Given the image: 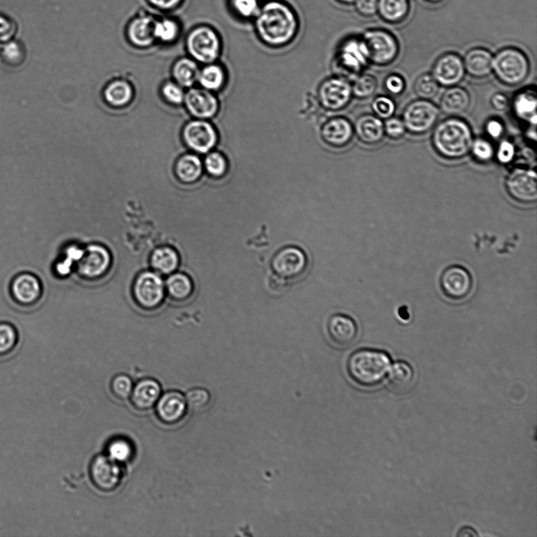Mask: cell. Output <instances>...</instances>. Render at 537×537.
Listing matches in <instances>:
<instances>
[{"mask_svg": "<svg viewBox=\"0 0 537 537\" xmlns=\"http://www.w3.org/2000/svg\"><path fill=\"white\" fill-rule=\"evenodd\" d=\"M470 153L475 160L482 163L489 162L495 157L494 147L489 140L482 138L474 140Z\"/></svg>", "mask_w": 537, "mask_h": 537, "instance_id": "46", "label": "cell"}, {"mask_svg": "<svg viewBox=\"0 0 537 537\" xmlns=\"http://www.w3.org/2000/svg\"><path fill=\"white\" fill-rule=\"evenodd\" d=\"M507 194L520 204H534L537 200V175L535 170L515 168L505 180Z\"/></svg>", "mask_w": 537, "mask_h": 537, "instance_id": "11", "label": "cell"}, {"mask_svg": "<svg viewBox=\"0 0 537 537\" xmlns=\"http://www.w3.org/2000/svg\"><path fill=\"white\" fill-rule=\"evenodd\" d=\"M166 284V296L175 303H187L195 294L193 279L188 274L175 272L168 276Z\"/></svg>", "mask_w": 537, "mask_h": 537, "instance_id": "26", "label": "cell"}, {"mask_svg": "<svg viewBox=\"0 0 537 537\" xmlns=\"http://www.w3.org/2000/svg\"><path fill=\"white\" fill-rule=\"evenodd\" d=\"M262 3L261 0H229V7L232 12L243 20H254Z\"/></svg>", "mask_w": 537, "mask_h": 537, "instance_id": "38", "label": "cell"}, {"mask_svg": "<svg viewBox=\"0 0 537 537\" xmlns=\"http://www.w3.org/2000/svg\"><path fill=\"white\" fill-rule=\"evenodd\" d=\"M152 271L162 276H168L177 272L180 265V256L171 246H160L153 251L150 257Z\"/></svg>", "mask_w": 537, "mask_h": 537, "instance_id": "27", "label": "cell"}, {"mask_svg": "<svg viewBox=\"0 0 537 537\" xmlns=\"http://www.w3.org/2000/svg\"><path fill=\"white\" fill-rule=\"evenodd\" d=\"M385 135L388 138L394 140L402 139L406 134V128H405L402 119L391 117L386 120L384 123Z\"/></svg>", "mask_w": 537, "mask_h": 537, "instance_id": "49", "label": "cell"}, {"mask_svg": "<svg viewBox=\"0 0 537 537\" xmlns=\"http://www.w3.org/2000/svg\"><path fill=\"white\" fill-rule=\"evenodd\" d=\"M133 91L128 82L116 80L107 87L105 98L107 101L114 107H122L128 104L133 98Z\"/></svg>", "mask_w": 537, "mask_h": 537, "instance_id": "35", "label": "cell"}, {"mask_svg": "<svg viewBox=\"0 0 537 537\" xmlns=\"http://www.w3.org/2000/svg\"><path fill=\"white\" fill-rule=\"evenodd\" d=\"M377 80L371 74H361L356 78L352 86L353 96L366 100L373 96L377 90Z\"/></svg>", "mask_w": 537, "mask_h": 537, "instance_id": "40", "label": "cell"}, {"mask_svg": "<svg viewBox=\"0 0 537 537\" xmlns=\"http://www.w3.org/2000/svg\"><path fill=\"white\" fill-rule=\"evenodd\" d=\"M409 10L408 0H377V13L388 23H402L407 18Z\"/></svg>", "mask_w": 537, "mask_h": 537, "instance_id": "31", "label": "cell"}, {"mask_svg": "<svg viewBox=\"0 0 537 537\" xmlns=\"http://www.w3.org/2000/svg\"><path fill=\"white\" fill-rule=\"evenodd\" d=\"M327 331L331 343L339 349L352 347L359 334L358 323L352 317L343 314L332 316L328 320Z\"/></svg>", "mask_w": 537, "mask_h": 537, "instance_id": "18", "label": "cell"}, {"mask_svg": "<svg viewBox=\"0 0 537 537\" xmlns=\"http://www.w3.org/2000/svg\"><path fill=\"white\" fill-rule=\"evenodd\" d=\"M155 21L151 18L135 19L129 25L128 34L131 43L139 47L150 46L155 41Z\"/></svg>", "mask_w": 537, "mask_h": 537, "instance_id": "30", "label": "cell"}, {"mask_svg": "<svg viewBox=\"0 0 537 537\" xmlns=\"http://www.w3.org/2000/svg\"><path fill=\"white\" fill-rule=\"evenodd\" d=\"M16 27L12 20L0 16V41H8L15 34Z\"/></svg>", "mask_w": 537, "mask_h": 537, "instance_id": "54", "label": "cell"}, {"mask_svg": "<svg viewBox=\"0 0 537 537\" xmlns=\"http://www.w3.org/2000/svg\"><path fill=\"white\" fill-rule=\"evenodd\" d=\"M184 139L193 151L206 153L216 146L218 137L215 127L210 123L205 120H195L186 125Z\"/></svg>", "mask_w": 537, "mask_h": 537, "instance_id": "17", "label": "cell"}, {"mask_svg": "<svg viewBox=\"0 0 537 537\" xmlns=\"http://www.w3.org/2000/svg\"><path fill=\"white\" fill-rule=\"evenodd\" d=\"M414 380V371L407 362L399 361L394 364L388 375V385L394 391L402 393L412 386Z\"/></svg>", "mask_w": 537, "mask_h": 537, "instance_id": "32", "label": "cell"}, {"mask_svg": "<svg viewBox=\"0 0 537 537\" xmlns=\"http://www.w3.org/2000/svg\"><path fill=\"white\" fill-rule=\"evenodd\" d=\"M492 54L487 49H471L463 59L465 74L476 79L487 78L492 73Z\"/></svg>", "mask_w": 537, "mask_h": 537, "instance_id": "25", "label": "cell"}, {"mask_svg": "<svg viewBox=\"0 0 537 537\" xmlns=\"http://www.w3.org/2000/svg\"><path fill=\"white\" fill-rule=\"evenodd\" d=\"M439 117V107L430 100L419 98L405 107L402 120L408 133L420 135L429 133Z\"/></svg>", "mask_w": 537, "mask_h": 537, "instance_id": "10", "label": "cell"}, {"mask_svg": "<svg viewBox=\"0 0 537 537\" xmlns=\"http://www.w3.org/2000/svg\"><path fill=\"white\" fill-rule=\"evenodd\" d=\"M254 21L259 40L271 47H282L292 43L299 31V19L292 7L282 0L263 3Z\"/></svg>", "mask_w": 537, "mask_h": 537, "instance_id": "1", "label": "cell"}, {"mask_svg": "<svg viewBox=\"0 0 537 537\" xmlns=\"http://www.w3.org/2000/svg\"><path fill=\"white\" fill-rule=\"evenodd\" d=\"M309 267L308 256L297 246H287L278 250L271 263L273 276L287 284L304 277Z\"/></svg>", "mask_w": 537, "mask_h": 537, "instance_id": "6", "label": "cell"}, {"mask_svg": "<svg viewBox=\"0 0 537 537\" xmlns=\"http://www.w3.org/2000/svg\"><path fill=\"white\" fill-rule=\"evenodd\" d=\"M354 129L347 119L334 118L327 120L320 131L323 142L333 147H343L349 144Z\"/></svg>", "mask_w": 537, "mask_h": 537, "instance_id": "22", "label": "cell"}, {"mask_svg": "<svg viewBox=\"0 0 537 537\" xmlns=\"http://www.w3.org/2000/svg\"><path fill=\"white\" fill-rule=\"evenodd\" d=\"M391 360L384 351L362 349L349 356V375L358 384L371 387L380 384L390 370Z\"/></svg>", "mask_w": 537, "mask_h": 537, "instance_id": "3", "label": "cell"}, {"mask_svg": "<svg viewBox=\"0 0 537 537\" xmlns=\"http://www.w3.org/2000/svg\"><path fill=\"white\" fill-rule=\"evenodd\" d=\"M162 394V387L155 380L146 377L137 382L131 394V402L139 410H149L157 404Z\"/></svg>", "mask_w": 537, "mask_h": 537, "instance_id": "23", "label": "cell"}, {"mask_svg": "<svg viewBox=\"0 0 537 537\" xmlns=\"http://www.w3.org/2000/svg\"><path fill=\"white\" fill-rule=\"evenodd\" d=\"M186 106L193 116L201 119L215 117L218 112L217 98L208 90L190 89L184 96Z\"/></svg>", "mask_w": 537, "mask_h": 537, "instance_id": "21", "label": "cell"}, {"mask_svg": "<svg viewBox=\"0 0 537 537\" xmlns=\"http://www.w3.org/2000/svg\"><path fill=\"white\" fill-rule=\"evenodd\" d=\"M372 109L375 116L380 119L386 120L393 117L396 111V104L391 98L381 96L375 98L372 102Z\"/></svg>", "mask_w": 537, "mask_h": 537, "instance_id": "48", "label": "cell"}, {"mask_svg": "<svg viewBox=\"0 0 537 537\" xmlns=\"http://www.w3.org/2000/svg\"><path fill=\"white\" fill-rule=\"evenodd\" d=\"M90 476L97 489L111 492L120 484L122 473L119 463L105 454H98L91 463Z\"/></svg>", "mask_w": 537, "mask_h": 537, "instance_id": "15", "label": "cell"}, {"mask_svg": "<svg viewBox=\"0 0 537 537\" xmlns=\"http://www.w3.org/2000/svg\"><path fill=\"white\" fill-rule=\"evenodd\" d=\"M426 1L432 3H437L441 2L442 0H426Z\"/></svg>", "mask_w": 537, "mask_h": 537, "instance_id": "60", "label": "cell"}, {"mask_svg": "<svg viewBox=\"0 0 537 537\" xmlns=\"http://www.w3.org/2000/svg\"><path fill=\"white\" fill-rule=\"evenodd\" d=\"M492 73L502 84L509 87L518 86L523 84L530 74L529 60L518 48H503L493 57Z\"/></svg>", "mask_w": 537, "mask_h": 537, "instance_id": "4", "label": "cell"}, {"mask_svg": "<svg viewBox=\"0 0 537 537\" xmlns=\"http://www.w3.org/2000/svg\"><path fill=\"white\" fill-rule=\"evenodd\" d=\"M112 265V255L106 246L91 244L80 252L76 271L84 281L96 283L108 276Z\"/></svg>", "mask_w": 537, "mask_h": 537, "instance_id": "5", "label": "cell"}, {"mask_svg": "<svg viewBox=\"0 0 537 537\" xmlns=\"http://www.w3.org/2000/svg\"><path fill=\"white\" fill-rule=\"evenodd\" d=\"M318 96L323 108L338 111L347 107L352 98V85L343 76L328 79L320 86Z\"/></svg>", "mask_w": 537, "mask_h": 537, "instance_id": "14", "label": "cell"}, {"mask_svg": "<svg viewBox=\"0 0 537 537\" xmlns=\"http://www.w3.org/2000/svg\"><path fill=\"white\" fill-rule=\"evenodd\" d=\"M12 294L16 303L21 305L36 304L43 295L41 282L34 274H20L12 281Z\"/></svg>", "mask_w": 537, "mask_h": 537, "instance_id": "19", "label": "cell"}, {"mask_svg": "<svg viewBox=\"0 0 537 537\" xmlns=\"http://www.w3.org/2000/svg\"><path fill=\"white\" fill-rule=\"evenodd\" d=\"M354 133L360 142L366 145H375L384 138V122L373 114H364L355 123Z\"/></svg>", "mask_w": 537, "mask_h": 537, "instance_id": "24", "label": "cell"}, {"mask_svg": "<svg viewBox=\"0 0 537 537\" xmlns=\"http://www.w3.org/2000/svg\"><path fill=\"white\" fill-rule=\"evenodd\" d=\"M133 387V380L129 375L124 374L113 377L111 382V390L113 396L122 401L131 397Z\"/></svg>", "mask_w": 537, "mask_h": 537, "instance_id": "45", "label": "cell"}, {"mask_svg": "<svg viewBox=\"0 0 537 537\" xmlns=\"http://www.w3.org/2000/svg\"><path fill=\"white\" fill-rule=\"evenodd\" d=\"M336 68L348 74H358L370 63L368 49L362 38L352 37L339 47L334 58Z\"/></svg>", "mask_w": 537, "mask_h": 537, "instance_id": "12", "label": "cell"}, {"mask_svg": "<svg viewBox=\"0 0 537 537\" xmlns=\"http://www.w3.org/2000/svg\"><path fill=\"white\" fill-rule=\"evenodd\" d=\"M188 405L183 394L168 391L159 398L156 413L159 419L166 424H175L182 421L187 412Z\"/></svg>", "mask_w": 537, "mask_h": 537, "instance_id": "20", "label": "cell"}, {"mask_svg": "<svg viewBox=\"0 0 537 537\" xmlns=\"http://www.w3.org/2000/svg\"><path fill=\"white\" fill-rule=\"evenodd\" d=\"M414 89L421 100H430L437 95L440 85L432 74H425L416 80Z\"/></svg>", "mask_w": 537, "mask_h": 537, "instance_id": "39", "label": "cell"}, {"mask_svg": "<svg viewBox=\"0 0 537 537\" xmlns=\"http://www.w3.org/2000/svg\"><path fill=\"white\" fill-rule=\"evenodd\" d=\"M470 105L469 92L458 85L448 87L440 101L441 111L449 116L456 117L468 111Z\"/></svg>", "mask_w": 537, "mask_h": 537, "instance_id": "28", "label": "cell"}, {"mask_svg": "<svg viewBox=\"0 0 537 537\" xmlns=\"http://www.w3.org/2000/svg\"><path fill=\"white\" fill-rule=\"evenodd\" d=\"M187 46L190 56L199 62L211 64L220 56L222 42L220 35L209 25L196 27L190 32Z\"/></svg>", "mask_w": 537, "mask_h": 537, "instance_id": "8", "label": "cell"}, {"mask_svg": "<svg viewBox=\"0 0 537 537\" xmlns=\"http://www.w3.org/2000/svg\"><path fill=\"white\" fill-rule=\"evenodd\" d=\"M199 80L202 87L208 91H218L223 87L226 75L221 65L211 63L201 70Z\"/></svg>", "mask_w": 537, "mask_h": 537, "instance_id": "36", "label": "cell"}, {"mask_svg": "<svg viewBox=\"0 0 537 537\" xmlns=\"http://www.w3.org/2000/svg\"><path fill=\"white\" fill-rule=\"evenodd\" d=\"M185 398L188 407L193 412H202L209 406L211 402L210 393L200 387L191 388Z\"/></svg>", "mask_w": 537, "mask_h": 537, "instance_id": "41", "label": "cell"}, {"mask_svg": "<svg viewBox=\"0 0 537 537\" xmlns=\"http://www.w3.org/2000/svg\"><path fill=\"white\" fill-rule=\"evenodd\" d=\"M175 173L178 178L184 183L196 182L202 173L200 158L195 155H186L180 157L175 166Z\"/></svg>", "mask_w": 537, "mask_h": 537, "instance_id": "33", "label": "cell"}, {"mask_svg": "<svg viewBox=\"0 0 537 537\" xmlns=\"http://www.w3.org/2000/svg\"><path fill=\"white\" fill-rule=\"evenodd\" d=\"M485 131L487 135L493 140L501 139L504 133V126L501 120L491 119L485 124Z\"/></svg>", "mask_w": 537, "mask_h": 537, "instance_id": "55", "label": "cell"}, {"mask_svg": "<svg viewBox=\"0 0 537 537\" xmlns=\"http://www.w3.org/2000/svg\"><path fill=\"white\" fill-rule=\"evenodd\" d=\"M153 5L161 9H171L179 5L182 0H150Z\"/></svg>", "mask_w": 537, "mask_h": 537, "instance_id": "57", "label": "cell"}, {"mask_svg": "<svg viewBox=\"0 0 537 537\" xmlns=\"http://www.w3.org/2000/svg\"><path fill=\"white\" fill-rule=\"evenodd\" d=\"M179 27L173 20L155 21V36L164 42H171L177 38Z\"/></svg>", "mask_w": 537, "mask_h": 537, "instance_id": "47", "label": "cell"}, {"mask_svg": "<svg viewBox=\"0 0 537 537\" xmlns=\"http://www.w3.org/2000/svg\"><path fill=\"white\" fill-rule=\"evenodd\" d=\"M2 59L10 67H19L25 60L24 47L17 42H10L2 51Z\"/></svg>", "mask_w": 537, "mask_h": 537, "instance_id": "43", "label": "cell"}, {"mask_svg": "<svg viewBox=\"0 0 537 537\" xmlns=\"http://www.w3.org/2000/svg\"><path fill=\"white\" fill-rule=\"evenodd\" d=\"M439 283L442 294L453 301H461L468 298L474 287L472 276L467 268L461 265L446 267L441 273Z\"/></svg>", "mask_w": 537, "mask_h": 537, "instance_id": "13", "label": "cell"}, {"mask_svg": "<svg viewBox=\"0 0 537 537\" xmlns=\"http://www.w3.org/2000/svg\"><path fill=\"white\" fill-rule=\"evenodd\" d=\"M356 12L364 17H372L377 13V0H355Z\"/></svg>", "mask_w": 537, "mask_h": 537, "instance_id": "53", "label": "cell"}, {"mask_svg": "<svg viewBox=\"0 0 537 537\" xmlns=\"http://www.w3.org/2000/svg\"><path fill=\"white\" fill-rule=\"evenodd\" d=\"M337 2L344 5L353 4L355 0H336Z\"/></svg>", "mask_w": 537, "mask_h": 537, "instance_id": "59", "label": "cell"}, {"mask_svg": "<svg viewBox=\"0 0 537 537\" xmlns=\"http://www.w3.org/2000/svg\"><path fill=\"white\" fill-rule=\"evenodd\" d=\"M384 85L386 91L393 96L402 95L406 89V82L403 76L397 74L388 75Z\"/></svg>", "mask_w": 537, "mask_h": 537, "instance_id": "51", "label": "cell"}, {"mask_svg": "<svg viewBox=\"0 0 537 537\" xmlns=\"http://www.w3.org/2000/svg\"><path fill=\"white\" fill-rule=\"evenodd\" d=\"M162 93L166 100L174 104H182L184 100V92L179 85L168 82L164 85Z\"/></svg>", "mask_w": 537, "mask_h": 537, "instance_id": "52", "label": "cell"}, {"mask_svg": "<svg viewBox=\"0 0 537 537\" xmlns=\"http://www.w3.org/2000/svg\"><path fill=\"white\" fill-rule=\"evenodd\" d=\"M133 297L139 308L145 311L157 310L166 297V284L162 276L153 271L139 274L133 285Z\"/></svg>", "mask_w": 537, "mask_h": 537, "instance_id": "7", "label": "cell"}, {"mask_svg": "<svg viewBox=\"0 0 537 537\" xmlns=\"http://www.w3.org/2000/svg\"><path fill=\"white\" fill-rule=\"evenodd\" d=\"M515 155H516V147L512 142L507 140H502L495 152L496 160L501 164H511Z\"/></svg>", "mask_w": 537, "mask_h": 537, "instance_id": "50", "label": "cell"}, {"mask_svg": "<svg viewBox=\"0 0 537 537\" xmlns=\"http://www.w3.org/2000/svg\"><path fill=\"white\" fill-rule=\"evenodd\" d=\"M18 333L10 323H0V355L12 353L18 343Z\"/></svg>", "mask_w": 537, "mask_h": 537, "instance_id": "42", "label": "cell"}, {"mask_svg": "<svg viewBox=\"0 0 537 537\" xmlns=\"http://www.w3.org/2000/svg\"><path fill=\"white\" fill-rule=\"evenodd\" d=\"M362 39L368 49L370 63L377 67H387L397 58L399 43L390 32L371 30L365 32Z\"/></svg>", "mask_w": 537, "mask_h": 537, "instance_id": "9", "label": "cell"}, {"mask_svg": "<svg viewBox=\"0 0 537 537\" xmlns=\"http://www.w3.org/2000/svg\"><path fill=\"white\" fill-rule=\"evenodd\" d=\"M474 140L470 124L461 118L451 117L437 124L432 145L443 158L460 160L469 155Z\"/></svg>", "mask_w": 537, "mask_h": 537, "instance_id": "2", "label": "cell"}, {"mask_svg": "<svg viewBox=\"0 0 537 537\" xmlns=\"http://www.w3.org/2000/svg\"><path fill=\"white\" fill-rule=\"evenodd\" d=\"M431 74L440 86H457L465 74L463 59L454 53L443 54L437 60Z\"/></svg>", "mask_w": 537, "mask_h": 537, "instance_id": "16", "label": "cell"}, {"mask_svg": "<svg viewBox=\"0 0 537 537\" xmlns=\"http://www.w3.org/2000/svg\"><path fill=\"white\" fill-rule=\"evenodd\" d=\"M491 105L497 111H504L509 107V100L503 93H496L492 96Z\"/></svg>", "mask_w": 537, "mask_h": 537, "instance_id": "56", "label": "cell"}, {"mask_svg": "<svg viewBox=\"0 0 537 537\" xmlns=\"http://www.w3.org/2000/svg\"><path fill=\"white\" fill-rule=\"evenodd\" d=\"M512 108L515 116L518 120L536 128L537 98L535 90L526 89L520 91L514 98Z\"/></svg>", "mask_w": 537, "mask_h": 537, "instance_id": "29", "label": "cell"}, {"mask_svg": "<svg viewBox=\"0 0 537 537\" xmlns=\"http://www.w3.org/2000/svg\"><path fill=\"white\" fill-rule=\"evenodd\" d=\"M458 536H478L479 534L476 533V531L470 527H464L459 530L458 534Z\"/></svg>", "mask_w": 537, "mask_h": 537, "instance_id": "58", "label": "cell"}, {"mask_svg": "<svg viewBox=\"0 0 537 537\" xmlns=\"http://www.w3.org/2000/svg\"><path fill=\"white\" fill-rule=\"evenodd\" d=\"M200 71L198 65L190 58H182L175 64L174 78L180 85L190 87L199 80Z\"/></svg>", "mask_w": 537, "mask_h": 537, "instance_id": "34", "label": "cell"}, {"mask_svg": "<svg viewBox=\"0 0 537 537\" xmlns=\"http://www.w3.org/2000/svg\"><path fill=\"white\" fill-rule=\"evenodd\" d=\"M133 452V445L125 438H115L107 446V456L118 463L129 462Z\"/></svg>", "mask_w": 537, "mask_h": 537, "instance_id": "37", "label": "cell"}, {"mask_svg": "<svg viewBox=\"0 0 537 537\" xmlns=\"http://www.w3.org/2000/svg\"><path fill=\"white\" fill-rule=\"evenodd\" d=\"M205 167L212 177L220 178L226 174L228 164L226 157L222 153L212 152L206 157Z\"/></svg>", "mask_w": 537, "mask_h": 537, "instance_id": "44", "label": "cell"}]
</instances>
